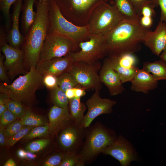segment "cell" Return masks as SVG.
<instances>
[{
    "label": "cell",
    "mask_w": 166,
    "mask_h": 166,
    "mask_svg": "<svg viewBox=\"0 0 166 166\" xmlns=\"http://www.w3.org/2000/svg\"><path fill=\"white\" fill-rule=\"evenodd\" d=\"M150 31L143 27L140 21L123 19L105 35L107 55L134 53L139 51L142 48L141 43Z\"/></svg>",
    "instance_id": "6da1fadb"
},
{
    "label": "cell",
    "mask_w": 166,
    "mask_h": 166,
    "mask_svg": "<svg viewBox=\"0 0 166 166\" xmlns=\"http://www.w3.org/2000/svg\"><path fill=\"white\" fill-rule=\"evenodd\" d=\"M49 0L38 1L36 6L35 20L22 44L24 52V65L29 69L36 67L43 43L48 34Z\"/></svg>",
    "instance_id": "7a4b0ae2"
},
{
    "label": "cell",
    "mask_w": 166,
    "mask_h": 166,
    "mask_svg": "<svg viewBox=\"0 0 166 166\" xmlns=\"http://www.w3.org/2000/svg\"><path fill=\"white\" fill-rule=\"evenodd\" d=\"M43 76L36 68L31 67L29 72L20 76L10 84L3 83L0 85V92L10 98L29 106L33 101L37 90L44 85Z\"/></svg>",
    "instance_id": "3957f363"
},
{
    "label": "cell",
    "mask_w": 166,
    "mask_h": 166,
    "mask_svg": "<svg viewBox=\"0 0 166 166\" xmlns=\"http://www.w3.org/2000/svg\"><path fill=\"white\" fill-rule=\"evenodd\" d=\"M117 137L113 130L96 123L93 126L86 128L85 140L77 154L85 163L102 153Z\"/></svg>",
    "instance_id": "277c9868"
},
{
    "label": "cell",
    "mask_w": 166,
    "mask_h": 166,
    "mask_svg": "<svg viewBox=\"0 0 166 166\" xmlns=\"http://www.w3.org/2000/svg\"><path fill=\"white\" fill-rule=\"evenodd\" d=\"M48 33H56L70 38L78 45L89 39L90 35L87 25L78 26L67 20L62 14L55 0H49Z\"/></svg>",
    "instance_id": "5b68a950"
},
{
    "label": "cell",
    "mask_w": 166,
    "mask_h": 166,
    "mask_svg": "<svg viewBox=\"0 0 166 166\" xmlns=\"http://www.w3.org/2000/svg\"><path fill=\"white\" fill-rule=\"evenodd\" d=\"M124 19L115 5L105 4L93 11L86 25L90 35H105Z\"/></svg>",
    "instance_id": "8992f818"
},
{
    "label": "cell",
    "mask_w": 166,
    "mask_h": 166,
    "mask_svg": "<svg viewBox=\"0 0 166 166\" xmlns=\"http://www.w3.org/2000/svg\"><path fill=\"white\" fill-rule=\"evenodd\" d=\"M77 46L65 36L56 33H48L43 43L38 62L65 56L74 52Z\"/></svg>",
    "instance_id": "52a82bcc"
},
{
    "label": "cell",
    "mask_w": 166,
    "mask_h": 166,
    "mask_svg": "<svg viewBox=\"0 0 166 166\" xmlns=\"http://www.w3.org/2000/svg\"><path fill=\"white\" fill-rule=\"evenodd\" d=\"M101 65L98 61L93 63L74 62L68 72L76 80L79 85L85 89L100 91L102 87L98 72Z\"/></svg>",
    "instance_id": "ba28073f"
},
{
    "label": "cell",
    "mask_w": 166,
    "mask_h": 166,
    "mask_svg": "<svg viewBox=\"0 0 166 166\" xmlns=\"http://www.w3.org/2000/svg\"><path fill=\"white\" fill-rule=\"evenodd\" d=\"M80 50L70 54L75 62L93 63L107 55L105 35H90L87 41L80 42Z\"/></svg>",
    "instance_id": "9c48e42d"
},
{
    "label": "cell",
    "mask_w": 166,
    "mask_h": 166,
    "mask_svg": "<svg viewBox=\"0 0 166 166\" xmlns=\"http://www.w3.org/2000/svg\"><path fill=\"white\" fill-rule=\"evenodd\" d=\"M86 128L74 122L59 133L58 141L60 147L67 152L78 153L85 138Z\"/></svg>",
    "instance_id": "30bf717a"
},
{
    "label": "cell",
    "mask_w": 166,
    "mask_h": 166,
    "mask_svg": "<svg viewBox=\"0 0 166 166\" xmlns=\"http://www.w3.org/2000/svg\"><path fill=\"white\" fill-rule=\"evenodd\" d=\"M109 155L119 161L121 166H128L138 160L137 154L132 144L121 135H119L102 152Z\"/></svg>",
    "instance_id": "8fae6325"
},
{
    "label": "cell",
    "mask_w": 166,
    "mask_h": 166,
    "mask_svg": "<svg viewBox=\"0 0 166 166\" xmlns=\"http://www.w3.org/2000/svg\"><path fill=\"white\" fill-rule=\"evenodd\" d=\"M117 102L109 98H102L99 91L94 93L86 102L88 111L84 116L81 124L85 128L89 127L97 117L103 114H109L113 111V107Z\"/></svg>",
    "instance_id": "7c38bea8"
},
{
    "label": "cell",
    "mask_w": 166,
    "mask_h": 166,
    "mask_svg": "<svg viewBox=\"0 0 166 166\" xmlns=\"http://www.w3.org/2000/svg\"><path fill=\"white\" fill-rule=\"evenodd\" d=\"M1 49L5 57L4 65L10 78L26 73L24 65V52L22 49L14 48L7 43L1 46Z\"/></svg>",
    "instance_id": "4fadbf2b"
},
{
    "label": "cell",
    "mask_w": 166,
    "mask_h": 166,
    "mask_svg": "<svg viewBox=\"0 0 166 166\" xmlns=\"http://www.w3.org/2000/svg\"><path fill=\"white\" fill-rule=\"evenodd\" d=\"M74 62L70 53L63 57L38 62L35 68L43 76L51 74L57 77L68 72Z\"/></svg>",
    "instance_id": "5bb4252c"
},
{
    "label": "cell",
    "mask_w": 166,
    "mask_h": 166,
    "mask_svg": "<svg viewBox=\"0 0 166 166\" xmlns=\"http://www.w3.org/2000/svg\"><path fill=\"white\" fill-rule=\"evenodd\" d=\"M99 76L101 81L108 88L111 96L118 95L125 90L119 75L111 66L107 58L104 61Z\"/></svg>",
    "instance_id": "9a60e30c"
},
{
    "label": "cell",
    "mask_w": 166,
    "mask_h": 166,
    "mask_svg": "<svg viewBox=\"0 0 166 166\" xmlns=\"http://www.w3.org/2000/svg\"><path fill=\"white\" fill-rule=\"evenodd\" d=\"M48 117L50 134L53 136L75 122L69 112L68 107L62 108L54 105L49 110Z\"/></svg>",
    "instance_id": "2e32d148"
},
{
    "label": "cell",
    "mask_w": 166,
    "mask_h": 166,
    "mask_svg": "<svg viewBox=\"0 0 166 166\" xmlns=\"http://www.w3.org/2000/svg\"><path fill=\"white\" fill-rule=\"evenodd\" d=\"M143 43L153 54L159 56L166 48V23L160 21L154 31L148 32Z\"/></svg>",
    "instance_id": "e0dca14e"
},
{
    "label": "cell",
    "mask_w": 166,
    "mask_h": 166,
    "mask_svg": "<svg viewBox=\"0 0 166 166\" xmlns=\"http://www.w3.org/2000/svg\"><path fill=\"white\" fill-rule=\"evenodd\" d=\"M131 82L132 91L146 94L149 91L156 89L158 86V81L152 74L142 68L140 69Z\"/></svg>",
    "instance_id": "ac0fdd59"
},
{
    "label": "cell",
    "mask_w": 166,
    "mask_h": 166,
    "mask_svg": "<svg viewBox=\"0 0 166 166\" xmlns=\"http://www.w3.org/2000/svg\"><path fill=\"white\" fill-rule=\"evenodd\" d=\"M22 0H17L14 3L13 12L12 27L7 37V41L9 45L17 49H20L25 37L21 34L19 25V18L22 7Z\"/></svg>",
    "instance_id": "d6986e66"
},
{
    "label": "cell",
    "mask_w": 166,
    "mask_h": 166,
    "mask_svg": "<svg viewBox=\"0 0 166 166\" xmlns=\"http://www.w3.org/2000/svg\"><path fill=\"white\" fill-rule=\"evenodd\" d=\"M35 0H26L21 19V30L25 36L29 31L36 18V12L34 10Z\"/></svg>",
    "instance_id": "ffe728a7"
},
{
    "label": "cell",
    "mask_w": 166,
    "mask_h": 166,
    "mask_svg": "<svg viewBox=\"0 0 166 166\" xmlns=\"http://www.w3.org/2000/svg\"><path fill=\"white\" fill-rule=\"evenodd\" d=\"M112 68L119 75L122 83L131 82L140 69L137 66L126 68L121 65L113 56L106 57Z\"/></svg>",
    "instance_id": "44dd1931"
},
{
    "label": "cell",
    "mask_w": 166,
    "mask_h": 166,
    "mask_svg": "<svg viewBox=\"0 0 166 166\" xmlns=\"http://www.w3.org/2000/svg\"><path fill=\"white\" fill-rule=\"evenodd\" d=\"M71 7L63 15L68 20L73 11H76L81 16H86L89 21L90 16L89 10L96 0H69Z\"/></svg>",
    "instance_id": "7402d4cb"
},
{
    "label": "cell",
    "mask_w": 166,
    "mask_h": 166,
    "mask_svg": "<svg viewBox=\"0 0 166 166\" xmlns=\"http://www.w3.org/2000/svg\"><path fill=\"white\" fill-rule=\"evenodd\" d=\"M143 69L151 73L157 81L166 80V62L160 59L152 62H144Z\"/></svg>",
    "instance_id": "603a6c76"
},
{
    "label": "cell",
    "mask_w": 166,
    "mask_h": 166,
    "mask_svg": "<svg viewBox=\"0 0 166 166\" xmlns=\"http://www.w3.org/2000/svg\"><path fill=\"white\" fill-rule=\"evenodd\" d=\"M114 1L115 6L124 19L140 21L141 16L136 13L130 0Z\"/></svg>",
    "instance_id": "cb8c5ba5"
},
{
    "label": "cell",
    "mask_w": 166,
    "mask_h": 166,
    "mask_svg": "<svg viewBox=\"0 0 166 166\" xmlns=\"http://www.w3.org/2000/svg\"><path fill=\"white\" fill-rule=\"evenodd\" d=\"M69 104L72 117L77 124H81L84 113L87 108L86 106L81 102L80 98L76 97L69 100Z\"/></svg>",
    "instance_id": "d4e9b609"
},
{
    "label": "cell",
    "mask_w": 166,
    "mask_h": 166,
    "mask_svg": "<svg viewBox=\"0 0 166 166\" xmlns=\"http://www.w3.org/2000/svg\"><path fill=\"white\" fill-rule=\"evenodd\" d=\"M24 126L36 127L49 124L41 116L27 110L24 117L21 119Z\"/></svg>",
    "instance_id": "484cf974"
},
{
    "label": "cell",
    "mask_w": 166,
    "mask_h": 166,
    "mask_svg": "<svg viewBox=\"0 0 166 166\" xmlns=\"http://www.w3.org/2000/svg\"><path fill=\"white\" fill-rule=\"evenodd\" d=\"M57 85L65 92L79 86L75 79L69 72H65L57 77Z\"/></svg>",
    "instance_id": "4316f807"
},
{
    "label": "cell",
    "mask_w": 166,
    "mask_h": 166,
    "mask_svg": "<svg viewBox=\"0 0 166 166\" xmlns=\"http://www.w3.org/2000/svg\"><path fill=\"white\" fill-rule=\"evenodd\" d=\"M51 90V97L54 105L62 108L68 107L69 100L65 92L58 85Z\"/></svg>",
    "instance_id": "83f0119b"
},
{
    "label": "cell",
    "mask_w": 166,
    "mask_h": 166,
    "mask_svg": "<svg viewBox=\"0 0 166 166\" xmlns=\"http://www.w3.org/2000/svg\"><path fill=\"white\" fill-rule=\"evenodd\" d=\"M2 94L6 102L7 109L18 118L21 119L27 110L20 102L12 99L6 95Z\"/></svg>",
    "instance_id": "f1b7e54d"
},
{
    "label": "cell",
    "mask_w": 166,
    "mask_h": 166,
    "mask_svg": "<svg viewBox=\"0 0 166 166\" xmlns=\"http://www.w3.org/2000/svg\"><path fill=\"white\" fill-rule=\"evenodd\" d=\"M17 0H0V9L5 21L6 30L9 31L10 25V10L11 5Z\"/></svg>",
    "instance_id": "f546056e"
},
{
    "label": "cell",
    "mask_w": 166,
    "mask_h": 166,
    "mask_svg": "<svg viewBox=\"0 0 166 166\" xmlns=\"http://www.w3.org/2000/svg\"><path fill=\"white\" fill-rule=\"evenodd\" d=\"M119 64L123 67L129 68L136 66L137 59L133 53L113 55Z\"/></svg>",
    "instance_id": "4dcf8cb0"
},
{
    "label": "cell",
    "mask_w": 166,
    "mask_h": 166,
    "mask_svg": "<svg viewBox=\"0 0 166 166\" xmlns=\"http://www.w3.org/2000/svg\"><path fill=\"white\" fill-rule=\"evenodd\" d=\"M85 164L77 153L67 152L59 166H83Z\"/></svg>",
    "instance_id": "1f68e13d"
},
{
    "label": "cell",
    "mask_w": 166,
    "mask_h": 166,
    "mask_svg": "<svg viewBox=\"0 0 166 166\" xmlns=\"http://www.w3.org/2000/svg\"><path fill=\"white\" fill-rule=\"evenodd\" d=\"M50 133L49 124L43 126H39L34 127L23 138L28 140L37 137L45 136Z\"/></svg>",
    "instance_id": "d6a6232c"
},
{
    "label": "cell",
    "mask_w": 166,
    "mask_h": 166,
    "mask_svg": "<svg viewBox=\"0 0 166 166\" xmlns=\"http://www.w3.org/2000/svg\"><path fill=\"white\" fill-rule=\"evenodd\" d=\"M49 139H41L33 141L26 147V151L33 153L39 152L46 148L50 143Z\"/></svg>",
    "instance_id": "836d02e7"
},
{
    "label": "cell",
    "mask_w": 166,
    "mask_h": 166,
    "mask_svg": "<svg viewBox=\"0 0 166 166\" xmlns=\"http://www.w3.org/2000/svg\"><path fill=\"white\" fill-rule=\"evenodd\" d=\"M34 127L24 126L18 133L14 136L6 139V145L10 147L13 146L20 140L23 138Z\"/></svg>",
    "instance_id": "e575fe53"
},
{
    "label": "cell",
    "mask_w": 166,
    "mask_h": 166,
    "mask_svg": "<svg viewBox=\"0 0 166 166\" xmlns=\"http://www.w3.org/2000/svg\"><path fill=\"white\" fill-rule=\"evenodd\" d=\"M24 126L21 120H16L6 126L4 129L6 138L11 137L19 132Z\"/></svg>",
    "instance_id": "d590c367"
},
{
    "label": "cell",
    "mask_w": 166,
    "mask_h": 166,
    "mask_svg": "<svg viewBox=\"0 0 166 166\" xmlns=\"http://www.w3.org/2000/svg\"><path fill=\"white\" fill-rule=\"evenodd\" d=\"M0 117V129H4L8 125L18 119L7 109Z\"/></svg>",
    "instance_id": "8d00e7d4"
},
{
    "label": "cell",
    "mask_w": 166,
    "mask_h": 166,
    "mask_svg": "<svg viewBox=\"0 0 166 166\" xmlns=\"http://www.w3.org/2000/svg\"><path fill=\"white\" fill-rule=\"evenodd\" d=\"M65 153H58L53 155L44 162L43 165L44 166H59L65 156Z\"/></svg>",
    "instance_id": "74e56055"
},
{
    "label": "cell",
    "mask_w": 166,
    "mask_h": 166,
    "mask_svg": "<svg viewBox=\"0 0 166 166\" xmlns=\"http://www.w3.org/2000/svg\"><path fill=\"white\" fill-rule=\"evenodd\" d=\"M43 82L46 87L53 89L57 86V77L51 74L46 75L43 76Z\"/></svg>",
    "instance_id": "f35d334b"
},
{
    "label": "cell",
    "mask_w": 166,
    "mask_h": 166,
    "mask_svg": "<svg viewBox=\"0 0 166 166\" xmlns=\"http://www.w3.org/2000/svg\"><path fill=\"white\" fill-rule=\"evenodd\" d=\"M153 4L155 7H160V21L166 23V0H153Z\"/></svg>",
    "instance_id": "ab89813d"
},
{
    "label": "cell",
    "mask_w": 166,
    "mask_h": 166,
    "mask_svg": "<svg viewBox=\"0 0 166 166\" xmlns=\"http://www.w3.org/2000/svg\"><path fill=\"white\" fill-rule=\"evenodd\" d=\"M154 6L152 3L148 4L144 6L141 9L140 14L141 16L153 18L156 15Z\"/></svg>",
    "instance_id": "60d3db41"
},
{
    "label": "cell",
    "mask_w": 166,
    "mask_h": 166,
    "mask_svg": "<svg viewBox=\"0 0 166 166\" xmlns=\"http://www.w3.org/2000/svg\"><path fill=\"white\" fill-rule=\"evenodd\" d=\"M130 0L136 13L140 16H141L140 14V10L141 8L144 6L146 4L150 3H152L153 5V0Z\"/></svg>",
    "instance_id": "b9f144b4"
},
{
    "label": "cell",
    "mask_w": 166,
    "mask_h": 166,
    "mask_svg": "<svg viewBox=\"0 0 166 166\" xmlns=\"http://www.w3.org/2000/svg\"><path fill=\"white\" fill-rule=\"evenodd\" d=\"M7 71L4 65L3 57L0 53V79L4 83L9 82V78L7 76Z\"/></svg>",
    "instance_id": "7bdbcfd3"
},
{
    "label": "cell",
    "mask_w": 166,
    "mask_h": 166,
    "mask_svg": "<svg viewBox=\"0 0 166 166\" xmlns=\"http://www.w3.org/2000/svg\"><path fill=\"white\" fill-rule=\"evenodd\" d=\"M140 22L144 27L149 29L152 26L153 23L152 18L149 17L141 16Z\"/></svg>",
    "instance_id": "ee69618b"
},
{
    "label": "cell",
    "mask_w": 166,
    "mask_h": 166,
    "mask_svg": "<svg viewBox=\"0 0 166 166\" xmlns=\"http://www.w3.org/2000/svg\"><path fill=\"white\" fill-rule=\"evenodd\" d=\"M75 97L81 98L85 94V90L80 86L74 88Z\"/></svg>",
    "instance_id": "f6af8a7d"
},
{
    "label": "cell",
    "mask_w": 166,
    "mask_h": 166,
    "mask_svg": "<svg viewBox=\"0 0 166 166\" xmlns=\"http://www.w3.org/2000/svg\"><path fill=\"white\" fill-rule=\"evenodd\" d=\"M7 109L6 102L2 94L1 93L0 96V117Z\"/></svg>",
    "instance_id": "bcb514c9"
},
{
    "label": "cell",
    "mask_w": 166,
    "mask_h": 166,
    "mask_svg": "<svg viewBox=\"0 0 166 166\" xmlns=\"http://www.w3.org/2000/svg\"><path fill=\"white\" fill-rule=\"evenodd\" d=\"M6 137L4 133V129H0V144L1 146L6 145Z\"/></svg>",
    "instance_id": "7dc6e473"
},
{
    "label": "cell",
    "mask_w": 166,
    "mask_h": 166,
    "mask_svg": "<svg viewBox=\"0 0 166 166\" xmlns=\"http://www.w3.org/2000/svg\"><path fill=\"white\" fill-rule=\"evenodd\" d=\"M66 96L69 100L75 97L74 88L69 89L65 92Z\"/></svg>",
    "instance_id": "c3c4849f"
},
{
    "label": "cell",
    "mask_w": 166,
    "mask_h": 166,
    "mask_svg": "<svg viewBox=\"0 0 166 166\" xmlns=\"http://www.w3.org/2000/svg\"><path fill=\"white\" fill-rule=\"evenodd\" d=\"M18 156L22 159L26 158V151L22 149H19L17 152Z\"/></svg>",
    "instance_id": "681fc988"
},
{
    "label": "cell",
    "mask_w": 166,
    "mask_h": 166,
    "mask_svg": "<svg viewBox=\"0 0 166 166\" xmlns=\"http://www.w3.org/2000/svg\"><path fill=\"white\" fill-rule=\"evenodd\" d=\"M26 158L30 160H33L36 157V155L34 154V153L26 151Z\"/></svg>",
    "instance_id": "f907efd6"
},
{
    "label": "cell",
    "mask_w": 166,
    "mask_h": 166,
    "mask_svg": "<svg viewBox=\"0 0 166 166\" xmlns=\"http://www.w3.org/2000/svg\"><path fill=\"white\" fill-rule=\"evenodd\" d=\"M4 166H16V164L14 160L12 158L8 159L5 163Z\"/></svg>",
    "instance_id": "816d5d0a"
},
{
    "label": "cell",
    "mask_w": 166,
    "mask_h": 166,
    "mask_svg": "<svg viewBox=\"0 0 166 166\" xmlns=\"http://www.w3.org/2000/svg\"><path fill=\"white\" fill-rule=\"evenodd\" d=\"M159 57L160 59L166 62V48L163 51Z\"/></svg>",
    "instance_id": "f5cc1de1"
},
{
    "label": "cell",
    "mask_w": 166,
    "mask_h": 166,
    "mask_svg": "<svg viewBox=\"0 0 166 166\" xmlns=\"http://www.w3.org/2000/svg\"><path fill=\"white\" fill-rule=\"evenodd\" d=\"M49 0H39V2H42V1H47Z\"/></svg>",
    "instance_id": "db71d44e"
}]
</instances>
